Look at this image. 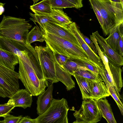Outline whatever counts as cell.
<instances>
[{"label":"cell","mask_w":123,"mask_h":123,"mask_svg":"<svg viewBox=\"0 0 123 123\" xmlns=\"http://www.w3.org/2000/svg\"><path fill=\"white\" fill-rule=\"evenodd\" d=\"M18 58V74L25 89L32 96L40 95L45 91L49 83L44 79L39 62L27 49L22 51Z\"/></svg>","instance_id":"6da1fadb"},{"label":"cell","mask_w":123,"mask_h":123,"mask_svg":"<svg viewBox=\"0 0 123 123\" xmlns=\"http://www.w3.org/2000/svg\"><path fill=\"white\" fill-rule=\"evenodd\" d=\"M28 22L22 18L4 15L0 23V36L22 43L38 61L35 48L26 44L29 30L32 27Z\"/></svg>","instance_id":"7a4b0ae2"},{"label":"cell","mask_w":123,"mask_h":123,"mask_svg":"<svg viewBox=\"0 0 123 123\" xmlns=\"http://www.w3.org/2000/svg\"><path fill=\"white\" fill-rule=\"evenodd\" d=\"M99 9L103 19L104 35H109L123 23V0H92Z\"/></svg>","instance_id":"3957f363"},{"label":"cell","mask_w":123,"mask_h":123,"mask_svg":"<svg viewBox=\"0 0 123 123\" xmlns=\"http://www.w3.org/2000/svg\"><path fill=\"white\" fill-rule=\"evenodd\" d=\"M41 31L46 43V46L49 48L53 52L71 59H77L82 58L89 59L82 48L55 34L44 31Z\"/></svg>","instance_id":"277c9868"},{"label":"cell","mask_w":123,"mask_h":123,"mask_svg":"<svg viewBox=\"0 0 123 123\" xmlns=\"http://www.w3.org/2000/svg\"><path fill=\"white\" fill-rule=\"evenodd\" d=\"M69 108L66 100L53 98L49 108L34 119L36 123H62L67 116Z\"/></svg>","instance_id":"5b68a950"},{"label":"cell","mask_w":123,"mask_h":123,"mask_svg":"<svg viewBox=\"0 0 123 123\" xmlns=\"http://www.w3.org/2000/svg\"><path fill=\"white\" fill-rule=\"evenodd\" d=\"M34 48L44 78L51 83L59 82L56 78L52 51L47 46H36Z\"/></svg>","instance_id":"8992f818"},{"label":"cell","mask_w":123,"mask_h":123,"mask_svg":"<svg viewBox=\"0 0 123 123\" xmlns=\"http://www.w3.org/2000/svg\"><path fill=\"white\" fill-rule=\"evenodd\" d=\"M18 73L0 63V97L10 99L19 89Z\"/></svg>","instance_id":"52a82bcc"},{"label":"cell","mask_w":123,"mask_h":123,"mask_svg":"<svg viewBox=\"0 0 123 123\" xmlns=\"http://www.w3.org/2000/svg\"><path fill=\"white\" fill-rule=\"evenodd\" d=\"M97 101L90 98L83 100L80 109L73 113L76 120L87 123H97L100 121L102 117L97 105Z\"/></svg>","instance_id":"ba28073f"},{"label":"cell","mask_w":123,"mask_h":123,"mask_svg":"<svg viewBox=\"0 0 123 123\" xmlns=\"http://www.w3.org/2000/svg\"><path fill=\"white\" fill-rule=\"evenodd\" d=\"M68 27L76 38L81 47L86 54L89 59L99 68L103 66L99 57L96 54L85 41L79 28L76 23L72 22L68 25Z\"/></svg>","instance_id":"9c48e42d"},{"label":"cell","mask_w":123,"mask_h":123,"mask_svg":"<svg viewBox=\"0 0 123 123\" xmlns=\"http://www.w3.org/2000/svg\"><path fill=\"white\" fill-rule=\"evenodd\" d=\"M60 25L52 23H46L43 25L41 29V30L55 34L82 48L76 38L68 29V26H61Z\"/></svg>","instance_id":"30bf717a"},{"label":"cell","mask_w":123,"mask_h":123,"mask_svg":"<svg viewBox=\"0 0 123 123\" xmlns=\"http://www.w3.org/2000/svg\"><path fill=\"white\" fill-rule=\"evenodd\" d=\"M92 33L99 45L101 50L107 57L108 61L117 66H122L123 65V57L110 46L106 42L105 38L99 34L98 31Z\"/></svg>","instance_id":"8fae6325"},{"label":"cell","mask_w":123,"mask_h":123,"mask_svg":"<svg viewBox=\"0 0 123 123\" xmlns=\"http://www.w3.org/2000/svg\"><path fill=\"white\" fill-rule=\"evenodd\" d=\"M53 84L48 86L47 89L38 97L37 101V113L39 115L44 112L50 106L53 98Z\"/></svg>","instance_id":"7c38bea8"},{"label":"cell","mask_w":123,"mask_h":123,"mask_svg":"<svg viewBox=\"0 0 123 123\" xmlns=\"http://www.w3.org/2000/svg\"><path fill=\"white\" fill-rule=\"evenodd\" d=\"M32 96L25 89H19L10 99L13 101L15 107H18L25 109L31 107L32 102Z\"/></svg>","instance_id":"4fadbf2b"},{"label":"cell","mask_w":123,"mask_h":123,"mask_svg":"<svg viewBox=\"0 0 123 123\" xmlns=\"http://www.w3.org/2000/svg\"><path fill=\"white\" fill-rule=\"evenodd\" d=\"M103 81V80L98 81L91 80L90 98L98 101L110 95L107 87Z\"/></svg>","instance_id":"5bb4252c"},{"label":"cell","mask_w":123,"mask_h":123,"mask_svg":"<svg viewBox=\"0 0 123 123\" xmlns=\"http://www.w3.org/2000/svg\"><path fill=\"white\" fill-rule=\"evenodd\" d=\"M55 67L56 78L65 86L67 91L74 87L75 84L71 77V75L60 66L55 60Z\"/></svg>","instance_id":"9a60e30c"},{"label":"cell","mask_w":123,"mask_h":123,"mask_svg":"<svg viewBox=\"0 0 123 123\" xmlns=\"http://www.w3.org/2000/svg\"><path fill=\"white\" fill-rule=\"evenodd\" d=\"M97 104L102 117L106 120L108 123H117L111 105L106 97L98 100Z\"/></svg>","instance_id":"2e32d148"},{"label":"cell","mask_w":123,"mask_h":123,"mask_svg":"<svg viewBox=\"0 0 123 123\" xmlns=\"http://www.w3.org/2000/svg\"><path fill=\"white\" fill-rule=\"evenodd\" d=\"M0 63L14 71L15 66L19 63L18 57L13 53L0 48Z\"/></svg>","instance_id":"e0dca14e"},{"label":"cell","mask_w":123,"mask_h":123,"mask_svg":"<svg viewBox=\"0 0 123 123\" xmlns=\"http://www.w3.org/2000/svg\"><path fill=\"white\" fill-rule=\"evenodd\" d=\"M79 86L83 100L90 98L91 94V80L79 76L74 75Z\"/></svg>","instance_id":"ac0fdd59"},{"label":"cell","mask_w":123,"mask_h":123,"mask_svg":"<svg viewBox=\"0 0 123 123\" xmlns=\"http://www.w3.org/2000/svg\"><path fill=\"white\" fill-rule=\"evenodd\" d=\"M108 64L112 78L119 93L123 86L121 66H117L109 62H108Z\"/></svg>","instance_id":"d6986e66"},{"label":"cell","mask_w":123,"mask_h":123,"mask_svg":"<svg viewBox=\"0 0 123 123\" xmlns=\"http://www.w3.org/2000/svg\"><path fill=\"white\" fill-rule=\"evenodd\" d=\"M30 9L36 15L50 16L52 8L46 0H43L30 6Z\"/></svg>","instance_id":"ffe728a7"},{"label":"cell","mask_w":123,"mask_h":123,"mask_svg":"<svg viewBox=\"0 0 123 123\" xmlns=\"http://www.w3.org/2000/svg\"><path fill=\"white\" fill-rule=\"evenodd\" d=\"M50 16L61 26H68L73 22L62 9L52 8Z\"/></svg>","instance_id":"44dd1931"},{"label":"cell","mask_w":123,"mask_h":123,"mask_svg":"<svg viewBox=\"0 0 123 123\" xmlns=\"http://www.w3.org/2000/svg\"><path fill=\"white\" fill-rule=\"evenodd\" d=\"M63 68L71 75L79 69L88 70L80 60L70 58L67 61Z\"/></svg>","instance_id":"7402d4cb"},{"label":"cell","mask_w":123,"mask_h":123,"mask_svg":"<svg viewBox=\"0 0 123 123\" xmlns=\"http://www.w3.org/2000/svg\"><path fill=\"white\" fill-rule=\"evenodd\" d=\"M120 25L116 26L110 32L108 37L105 38L107 43L118 53V40L120 33Z\"/></svg>","instance_id":"603a6c76"},{"label":"cell","mask_w":123,"mask_h":123,"mask_svg":"<svg viewBox=\"0 0 123 123\" xmlns=\"http://www.w3.org/2000/svg\"><path fill=\"white\" fill-rule=\"evenodd\" d=\"M44 41L43 34L40 30L39 27L36 24L28 33L26 40V44L29 45L35 41L43 42Z\"/></svg>","instance_id":"cb8c5ba5"},{"label":"cell","mask_w":123,"mask_h":123,"mask_svg":"<svg viewBox=\"0 0 123 123\" xmlns=\"http://www.w3.org/2000/svg\"><path fill=\"white\" fill-rule=\"evenodd\" d=\"M102 79L107 87L109 93L116 102L122 115H123V105L118 96L116 92L112 85L109 83L106 79L101 68L98 67Z\"/></svg>","instance_id":"d4e9b609"},{"label":"cell","mask_w":123,"mask_h":123,"mask_svg":"<svg viewBox=\"0 0 123 123\" xmlns=\"http://www.w3.org/2000/svg\"><path fill=\"white\" fill-rule=\"evenodd\" d=\"M29 14L31 17L30 19L34 23L36 24L37 23L39 25L41 29L43 25L46 23H49L60 25L59 24L50 16L40 15L33 14L30 12Z\"/></svg>","instance_id":"484cf974"},{"label":"cell","mask_w":123,"mask_h":123,"mask_svg":"<svg viewBox=\"0 0 123 123\" xmlns=\"http://www.w3.org/2000/svg\"><path fill=\"white\" fill-rule=\"evenodd\" d=\"M46 2L52 8H75V6L70 0H46Z\"/></svg>","instance_id":"4316f807"},{"label":"cell","mask_w":123,"mask_h":123,"mask_svg":"<svg viewBox=\"0 0 123 123\" xmlns=\"http://www.w3.org/2000/svg\"><path fill=\"white\" fill-rule=\"evenodd\" d=\"M90 37L91 40L94 45L97 51V53L102 61L103 64L109 74L111 77V74L109 66V61L107 58L101 50L97 40L92 33V35H90Z\"/></svg>","instance_id":"83f0119b"},{"label":"cell","mask_w":123,"mask_h":123,"mask_svg":"<svg viewBox=\"0 0 123 123\" xmlns=\"http://www.w3.org/2000/svg\"><path fill=\"white\" fill-rule=\"evenodd\" d=\"M76 75L91 80L98 81L103 80L88 70L79 69L76 71L72 75Z\"/></svg>","instance_id":"f1b7e54d"},{"label":"cell","mask_w":123,"mask_h":123,"mask_svg":"<svg viewBox=\"0 0 123 123\" xmlns=\"http://www.w3.org/2000/svg\"><path fill=\"white\" fill-rule=\"evenodd\" d=\"M15 107L13 101L11 99H10L6 103L0 104V117H4L10 114Z\"/></svg>","instance_id":"f546056e"},{"label":"cell","mask_w":123,"mask_h":123,"mask_svg":"<svg viewBox=\"0 0 123 123\" xmlns=\"http://www.w3.org/2000/svg\"><path fill=\"white\" fill-rule=\"evenodd\" d=\"M100 68H101L106 79L108 82L112 86L120 99H122L121 96L119 93L118 92L117 88L113 80L112 77L109 74L104 65L102 67Z\"/></svg>","instance_id":"4dcf8cb0"},{"label":"cell","mask_w":123,"mask_h":123,"mask_svg":"<svg viewBox=\"0 0 123 123\" xmlns=\"http://www.w3.org/2000/svg\"><path fill=\"white\" fill-rule=\"evenodd\" d=\"M53 52L56 62L60 66L63 68L64 66L69 58L57 53Z\"/></svg>","instance_id":"1f68e13d"},{"label":"cell","mask_w":123,"mask_h":123,"mask_svg":"<svg viewBox=\"0 0 123 123\" xmlns=\"http://www.w3.org/2000/svg\"><path fill=\"white\" fill-rule=\"evenodd\" d=\"M4 117L3 123H18L22 117V116H15L9 114Z\"/></svg>","instance_id":"d6a6232c"},{"label":"cell","mask_w":123,"mask_h":123,"mask_svg":"<svg viewBox=\"0 0 123 123\" xmlns=\"http://www.w3.org/2000/svg\"><path fill=\"white\" fill-rule=\"evenodd\" d=\"M119 29L120 33L118 40V53L123 57V24L119 26Z\"/></svg>","instance_id":"836d02e7"},{"label":"cell","mask_w":123,"mask_h":123,"mask_svg":"<svg viewBox=\"0 0 123 123\" xmlns=\"http://www.w3.org/2000/svg\"><path fill=\"white\" fill-rule=\"evenodd\" d=\"M89 1L102 28L103 26L104 23L101 13L92 1V0H89Z\"/></svg>","instance_id":"e575fe53"},{"label":"cell","mask_w":123,"mask_h":123,"mask_svg":"<svg viewBox=\"0 0 123 123\" xmlns=\"http://www.w3.org/2000/svg\"><path fill=\"white\" fill-rule=\"evenodd\" d=\"M81 34L84 39L86 43L94 52L98 55L97 51L92 41L87 37L85 36L82 33H81Z\"/></svg>","instance_id":"d590c367"},{"label":"cell","mask_w":123,"mask_h":123,"mask_svg":"<svg viewBox=\"0 0 123 123\" xmlns=\"http://www.w3.org/2000/svg\"><path fill=\"white\" fill-rule=\"evenodd\" d=\"M18 123H36L34 119H32L30 117L26 116L22 117Z\"/></svg>","instance_id":"8d00e7d4"},{"label":"cell","mask_w":123,"mask_h":123,"mask_svg":"<svg viewBox=\"0 0 123 123\" xmlns=\"http://www.w3.org/2000/svg\"><path fill=\"white\" fill-rule=\"evenodd\" d=\"M71 2L75 6V8L78 9L83 6L82 0H70Z\"/></svg>","instance_id":"74e56055"},{"label":"cell","mask_w":123,"mask_h":123,"mask_svg":"<svg viewBox=\"0 0 123 123\" xmlns=\"http://www.w3.org/2000/svg\"><path fill=\"white\" fill-rule=\"evenodd\" d=\"M4 5L0 6V15H1L4 12L5 9L4 8Z\"/></svg>","instance_id":"f35d334b"},{"label":"cell","mask_w":123,"mask_h":123,"mask_svg":"<svg viewBox=\"0 0 123 123\" xmlns=\"http://www.w3.org/2000/svg\"><path fill=\"white\" fill-rule=\"evenodd\" d=\"M73 123H87L85 122L80 119H77Z\"/></svg>","instance_id":"ab89813d"},{"label":"cell","mask_w":123,"mask_h":123,"mask_svg":"<svg viewBox=\"0 0 123 123\" xmlns=\"http://www.w3.org/2000/svg\"><path fill=\"white\" fill-rule=\"evenodd\" d=\"M62 123H68V119L67 116L66 117L64 121Z\"/></svg>","instance_id":"60d3db41"},{"label":"cell","mask_w":123,"mask_h":123,"mask_svg":"<svg viewBox=\"0 0 123 123\" xmlns=\"http://www.w3.org/2000/svg\"><path fill=\"white\" fill-rule=\"evenodd\" d=\"M5 3H0V6H1V5H5Z\"/></svg>","instance_id":"b9f144b4"},{"label":"cell","mask_w":123,"mask_h":123,"mask_svg":"<svg viewBox=\"0 0 123 123\" xmlns=\"http://www.w3.org/2000/svg\"><path fill=\"white\" fill-rule=\"evenodd\" d=\"M34 0L35 1V2H34L33 4H35V3H36V2H37L39 0Z\"/></svg>","instance_id":"7bdbcfd3"},{"label":"cell","mask_w":123,"mask_h":123,"mask_svg":"<svg viewBox=\"0 0 123 123\" xmlns=\"http://www.w3.org/2000/svg\"><path fill=\"white\" fill-rule=\"evenodd\" d=\"M0 123H3V121H0Z\"/></svg>","instance_id":"ee69618b"}]
</instances>
